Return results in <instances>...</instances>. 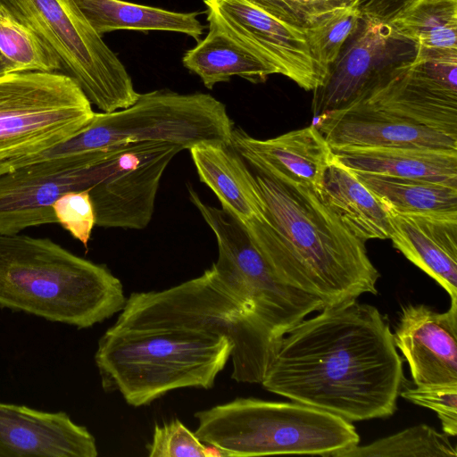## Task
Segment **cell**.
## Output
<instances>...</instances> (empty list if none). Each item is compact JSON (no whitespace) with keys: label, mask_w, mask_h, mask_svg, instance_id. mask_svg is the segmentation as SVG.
Instances as JSON below:
<instances>
[{"label":"cell","mask_w":457,"mask_h":457,"mask_svg":"<svg viewBox=\"0 0 457 457\" xmlns=\"http://www.w3.org/2000/svg\"><path fill=\"white\" fill-rule=\"evenodd\" d=\"M179 145L141 142L101 150L95 181L88 189L96 225L142 229L150 222L162 174Z\"/></svg>","instance_id":"obj_10"},{"label":"cell","mask_w":457,"mask_h":457,"mask_svg":"<svg viewBox=\"0 0 457 457\" xmlns=\"http://www.w3.org/2000/svg\"><path fill=\"white\" fill-rule=\"evenodd\" d=\"M146 447L150 457H223L218 448L205 445L178 419L155 424Z\"/></svg>","instance_id":"obj_30"},{"label":"cell","mask_w":457,"mask_h":457,"mask_svg":"<svg viewBox=\"0 0 457 457\" xmlns=\"http://www.w3.org/2000/svg\"><path fill=\"white\" fill-rule=\"evenodd\" d=\"M333 153L337 162L356 173L457 185V150L374 147Z\"/></svg>","instance_id":"obj_21"},{"label":"cell","mask_w":457,"mask_h":457,"mask_svg":"<svg viewBox=\"0 0 457 457\" xmlns=\"http://www.w3.org/2000/svg\"><path fill=\"white\" fill-rule=\"evenodd\" d=\"M93 435L65 411L0 403V457H96Z\"/></svg>","instance_id":"obj_18"},{"label":"cell","mask_w":457,"mask_h":457,"mask_svg":"<svg viewBox=\"0 0 457 457\" xmlns=\"http://www.w3.org/2000/svg\"><path fill=\"white\" fill-rule=\"evenodd\" d=\"M99 154L44 158L0 176V234L56 223L53 204L67 192L92 187Z\"/></svg>","instance_id":"obj_12"},{"label":"cell","mask_w":457,"mask_h":457,"mask_svg":"<svg viewBox=\"0 0 457 457\" xmlns=\"http://www.w3.org/2000/svg\"><path fill=\"white\" fill-rule=\"evenodd\" d=\"M320 195L358 238L362 241L389 238L392 229L389 212L352 170L335 159L325 174Z\"/></svg>","instance_id":"obj_24"},{"label":"cell","mask_w":457,"mask_h":457,"mask_svg":"<svg viewBox=\"0 0 457 457\" xmlns=\"http://www.w3.org/2000/svg\"><path fill=\"white\" fill-rule=\"evenodd\" d=\"M88 24L101 37L111 31L166 30L199 41L204 26L196 12H177L123 0H73Z\"/></svg>","instance_id":"obj_25"},{"label":"cell","mask_w":457,"mask_h":457,"mask_svg":"<svg viewBox=\"0 0 457 457\" xmlns=\"http://www.w3.org/2000/svg\"><path fill=\"white\" fill-rule=\"evenodd\" d=\"M0 11L32 30L103 112L126 108L138 98L124 64L73 0H0Z\"/></svg>","instance_id":"obj_8"},{"label":"cell","mask_w":457,"mask_h":457,"mask_svg":"<svg viewBox=\"0 0 457 457\" xmlns=\"http://www.w3.org/2000/svg\"><path fill=\"white\" fill-rule=\"evenodd\" d=\"M268 13L304 30L337 9L357 4L361 0H249Z\"/></svg>","instance_id":"obj_31"},{"label":"cell","mask_w":457,"mask_h":457,"mask_svg":"<svg viewBox=\"0 0 457 457\" xmlns=\"http://www.w3.org/2000/svg\"><path fill=\"white\" fill-rule=\"evenodd\" d=\"M233 128L226 106L212 96L159 89L139 94L126 108L95 112L75 136L33 159L150 141L175 144L183 150L206 143L230 145Z\"/></svg>","instance_id":"obj_6"},{"label":"cell","mask_w":457,"mask_h":457,"mask_svg":"<svg viewBox=\"0 0 457 457\" xmlns=\"http://www.w3.org/2000/svg\"><path fill=\"white\" fill-rule=\"evenodd\" d=\"M361 7L358 28L344 44L322 85L313 90L315 115L347 106L386 69L415 54L411 44L393 33L380 10L361 0Z\"/></svg>","instance_id":"obj_13"},{"label":"cell","mask_w":457,"mask_h":457,"mask_svg":"<svg viewBox=\"0 0 457 457\" xmlns=\"http://www.w3.org/2000/svg\"><path fill=\"white\" fill-rule=\"evenodd\" d=\"M380 11L393 33L415 47V60L457 57V0H403Z\"/></svg>","instance_id":"obj_22"},{"label":"cell","mask_w":457,"mask_h":457,"mask_svg":"<svg viewBox=\"0 0 457 457\" xmlns=\"http://www.w3.org/2000/svg\"><path fill=\"white\" fill-rule=\"evenodd\" d=\"M353 173L391 214L457 218V185Z\"/></svg>","instance_id":"obj_26"},{"label":"cell","mask_w":457,"mask_h":457,"mask_svg":"<svg viewBox=\"0 0 457 457\" xmlns=\"http://www.w3.org/2000/svg\"><path fill=\"white\" fill-rule=\"evenodd\" d=\"M188 193L217 239L218 259L211 268L274 336L283 337L307 315L324 308L318 297L277 278L238 219L204 203L193 188Z\"/></svg>","instance_id":"obj_9"},{"label":"cell","mask_w":457,"mask_h":457,"mask_svg":"<svg viewBox=\"0 0 457 457\" xmlns=\"http://www.w3.org/2000/svg\"><path fill=\"white\" fill-rule=\"evenodd\" d=\"M361 15L360 2L328 13L303 30L318 87L324 82L345 41L358 28Z\"/></svg>","instance_id":"obj_29"},{"label":"cell","mask_w":457,"mask_h":457,"mask_svg":"<svg viewBox=\"0 0 457 457\" xmlns=\"http://www.w3.org/2000/svg\"><path fill=\"white\" fill-rule=\"evenodd\" d=\"M263 330L227 294L187 281L155 303L127 304L98 341L95 362L106 392L134 407L170 391L212 388L229 358L245 371L261 360Z\"/></svg>","instance_id":"obj_1"},{"label":"cell","mask_w":457,"mask_h":457,"mask_svg":"<svg viewBox=\"0 0 457 457\" xmlns=\"http://www.w3.org/2000/svg\"><path fill=\"white\" fill-rule=\"evenodd\" d=\"M230 145L255 170L319 193L334 160L332 148L314 125L268 139L233 128Z\"/></svg>","instance_id":"obj_16"},{"label":"cell","mask_w":457,"mask_h":457,"mask_svg":"<svg viewBox=\"0 0 457 457\" xmlns=\"http://www.w3.org/2000/svg\"><path fill=\"white\" fill-rule=\"evenodd\" d=\"M394 246L457 299V218L391 214Z\"/></svg>","instance_id":"obj_19"},{"label":"cell","mask_w":457,"mask_h":457,"mask_svg":"<svg viewBox=\"0 0 457 457\" xmlns=\"http://www.w3.org/2000/svg\"><path fill=\"white\" fill-rule=\"evenodd\" d=\"M263 217L243 223L281 282L324 307L377 294L379 272L355 237L315 189L255 170Z\"/></svg>","instance_id":"obj_3"},{"label":"cell","mask_w":457,"mask_h":457,"mask_svg":"<svg viewBox=\"0 0 457 457\" xmlns=\"http://www.w3.org/2000/svg\"><path fill=\"white\" fill-rule=\"evenodd\" d=\"M321 118L316 127L332 150L374 147L457 150V135L359 104L326 112Z\"/></svg>","instance_id":"obj_17"},{"label":"cell","mask_w":457,"mask_h":457,"mask_svg":"<svg viewBox=\"0 0 457 457\" xmlns=\"http://www.w3.org/2000/svg\"><path fill=\"white\" fill-rule=\"evenodd\" d=\"M4 74H5V73H4V66L2 63L1 56H0V76L4 75Z\"/></svg>","instance_id":"obj_34"},{"label":"cell","mask_w":457,"mask_h":457,"mask_svg":"<svg viewBox=\"0 0 457 457\" xmlns=\"http://www.w3.org/2000/svg\"><path fill=\"white\" fill-rule=\"evenodd\" d=\"M0 56L4 73L62 72V62L29 29L0 11Z\"/></svg>","instance_id":"obj_28"},{"label":"cell","mask_w":457,"mask_h":457,"mask_svg":"<svg viewBox=\"0 0 457 457\" xmlns=\"http://www.w3.org/2000/svg\"><path fill=\"white\" fill-rule=\"evenodd\" d=\"M403 363L386 317L353 300L287 333L261 384L350 422L387 418L405 383Z\"/></svg>","instance_id":"obj_2"},{"label":"cell","mask_w":457,"mask_h":457,"mask_svg":"<svg viewBox=\"0 0 457 457\" xmlns=\"http://www.w3.org/2000/svg\"><path fill=\"white\" fill-rule=\"evenodd\" d=\"M195 432L223 457L333 454L359 445L352 422L297 402L237 398L195 414Z\"/></svg>","instance_id":"obj_5"},{"label":"cell","mask_w":457,"mask_h":457,"mask_svg":"<svg viewBox=\"0 0 457 457\" xmlns=\"http://www.w3.org/2000/svg\"><path fill=\"white\" fill-rule=\"evenodd\" d=\"M413 57L386 69L350 104L457 135V57Z\"/></svg>","instance_id":"obj_11"},{"label":"cell","mask_w":457,"mask_h":457,"mask_svg":"<svg viewBox=\"0 0 457 457\" xmlns=\"http://www.w3.org/2000/svg\"><path fill=\"white\" fill-rule=\"evenodd\" d=\"M209 31L198 44L187 50L183 65L195 73L212 89L219 82L239 76L252 83L265 82L278 74L275 67L248 48L207 14Z\"/></svg>","instance_id":"obj_23"},{"label":"cell","mask_w":457,"mask_h":457,"mask_svg":"<svg viewBox=\"0 0 457 457\" xmlns=\"http://www.w3.org/2000/svg\"><path fill=\"white\" fill-rule=\"evenodd\" d=\"M189 151L200 180L214 192L224 210L242 223L263 217L254 175L231 145L206 143Z\"/></svg>","instance_id":"obj_20"},{"label":"cell","mask_w":457,"mask_h":457,"mask_svg":"<svg viewBox=\"0 0 457 457\" xmlns=\"http://www.w3.org/2000/svg\"><path fill=\"white\" fill-rule=\"evenodd\" d=\"M206 13L230 35L307 91L318 82L303 30L268 13L249 0H204Z\"/></svg>","instance_id":"obj_14"},{"label":"cell","mask_w":457,"mask_h":457,"mask_svg":"<svg viewBox=\"0 0 457 457\" xmlns=\"http://www.w3.org/2000/svg\"><path fill=\"white\" fill-rule=\"evenodd\" d=\"M400 395L422 407L434 411L440 420L444 433L457 435V384L403 386Z\"/></svg>","instance_id":"obj_33"},{"label":"cell","mask_w":457,"mask_h":457,"mask_svg":"<svg viewBox=\"0 0 457 457\" xmlns=\"http://www.w3.org/2000/svg\"><path fill=\"white\" fill-rule=\"evenodd\" d=\"M92 104L62 72L0 76V176L27 158L59 145L92 120Z\"/></svg>","instance_id":"obj_7"},{"label":"cell","mask_w":457,"mask_h":457,"mask_svg":"<svg viewBox=\"0 0 457 457\" xmlns=\"http://www.w3.org/2000/svg\"><path fill=\"white\" fill-rule=\"evenodd\" d=\"M56 223L87 248L96 225L94 204L88 189L70 191L53 204Z\"/></svg>","instance_id":"obj_32"},{"label":"cell","mask_w":457,"mask_h":457,"mask_svg":"<svg viewBox=\"0 0 457 457\" xmlns=\"http://www.w3.org/2000/svg\"><path fill=\"white\" fill-rule=\"evenodd\" d=\"M123 286L105 266L49 238L0 234V307L87 328L125 305Z\"/></svg>","instance_id":"obj_4"},{"label":"cell","mask_w":457,"mask_h":457,"mask_svg":"<svg viewBox=\"0 0 457 457\" xmlns=\"http://www.w3.org/2000/svg\"><path fill=\"white\" fill-rule=\"evenodd\" d=\"M449 436L420 424L366 445H356L333 457H457Z\"/></svg>","instance_id":"obj_27"},{"label":"cell","mask_w":457,"mask_h":457,"mask_svg":"<svg viewBox=\"0 0 457 457\" xmlns=\"http://www.w3.org/2000/svg\"><path fill=\"white\" fill-rule=\"evenodd\" d=\"M393 337L415 386L457 384V299L444 312L403 306Z\"/></svg>","instance_id":"obj_15"}]
</instances>
